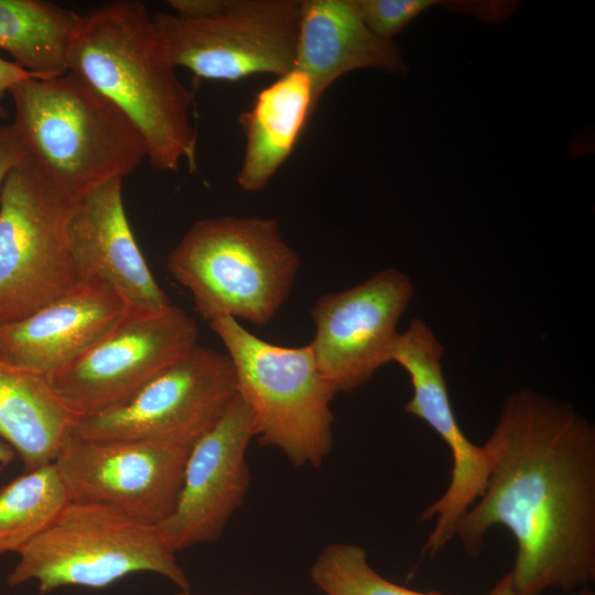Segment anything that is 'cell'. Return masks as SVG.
Wrapping results in <instances>:
<instances>
[{"mask_svg": "<svg viewBox=\"0 0 595 595\" xmlns=\"http://www.w3.org/2000/svg\"><path fill=\"white\" fill-rule=\"evenodd\" d=\"M486 488L459 518L457 536L477 556L486 532L517 542L516 595L570 591L595 577V429L572 407L531 390L511 393L484 444Z\"/></svg>", "mask_w": 595, "mask_h": 595, "instance_id": "obj_1", "label": "cell"}, {"mask_svg": "<svg viewBox=\"0 0 595 595\" xmlns=\"http://www.w3.org/2000/svg\"><path fill=\"white\" fill-rule=\"evenodd\" d=\"M144 3L120 0L82 17L68 71L112 102L142 137L153 169L174 171L181 161L195 170L197 133L192 94Z\"/></svg>", "mask_w": 595, "mask_h": 595, "instance_id": "obj_2", "label": "cell"}, {"mask_svg": "<svg viewBox=\"0 0 595 595\" xmlns=\"http://www.w3.org/2000/svg\"><path fill=\"white\" fill-rule=\"evenodd\" d=\"M28 154L73 199L133 172L147 159L142 137L106 97L72 72L13 85Z\"/></svg>", "mask_w": 595, "mask_h": 595, "instance_id": "obj_3", "label": "cell"}, {"mask_svg": "<svg viewBox=\"0 0 595 595\" xmlns=\"http://www.w3.org/2000/svg\"><path fill=\"white\" fill-rule=\"evenodd\" d=\"M300 264L277 219L259 216L198 219L166 258L207 323L229 316L267 324L289 298Z\"/></svg>", "mask_w": 595, "mask_h": 595, "instance_id": "obj_4", "label": "cell"}, {"mask_svg": "<svg viewBox=\"0 0 595 595\" xmlns=\"http://www.w3.org/2000/svg\"><path fill=\"white\" fill-rule=\"evenodd\" d=\"M208 325L232 363L237 393L253 416L255 436L282 451L298 467L318 466L333 445L329 404L336 392L310 345L269 343L229 316L213 318Z\"/></svg>", "mask_w": 595, "mask_h": 595, "instance_id": "obj_5", "label": "cell"}, {"mask_svg": "<svg viewBox=\"0 0 595 595\" xmlns=\"http://www.w3.org/2000/svg\"><path fill=\"white\" fill-rule=\"evenodd\" d=\"M18 554L9 586L35 581L43 595L69 585L102 588L139 572L158 573L190 589L158 527L101 504L69 500Z\"/></svg>", "mask_w": 595, "mask_h": 595, "instance_id": "obj_6", "label": "cell"}, {"mask_svg": "<svg viewBox=\"0 0 595 595\" xmlns=\"http://www.w3.org/2000/svg\"><path fill=\"white\" fill-rule=\"evenodd\" d=\"M73 198L28 154L0 190V325L57 300L78 282L67 224Z\"/></svg>", "mask_w": 595, "mask_h": 595, "instance_id": "obj_7", "label": "cell"}, {"mask_svg": "<svg viewBox=\"0 0 595 595\" xmlns=\"http://www.w3.org/2000/svg\"><path fill=\"white\" fill-rule=\"evenodd\" d=\"M197 338L196 321L173 304L129 307L100 339L46 377L77 419L98 414L128 401L197 345Z\"/></svg>", "mask_w": 595, "mask_h": 595, "instance_id": "obj_8", "label": "cell"}, {"mask_svg": "<svg viewBox=\"0 0 595 595\" xmlns=\"http://www.w3.org/2000/svg\"><path fill=\"white\" fill-rule=\"evenodd\" d=\"M301 0H227L204 20L155 13L154 25L175 67L197 77L239 80L278 77L295 68Z\"/></svg>", "mask_w": 595, "mask_h": 595, "instance_id": "obj_9", "label": "cell"}, {"mask_svg": "<svg viewBox=\"0 0 595 595\" xmlns=\"http://www.w3.org/2000/svg\"><path fill=\"white\" fill-rule=\"evenodd\" d=\"M237 396L227 354L195 345L111 410L78 418L73 432L94 440H150L191 448Z\"/></svg>", "mask_w": 595, "mask_h": 595, "instance_id": "obj_10", "label": "cell"}, {"mask_svg": "<svg viewBox=\"0 0 595 595\" xmlns=\"http://www.w3.org/2000/svg\"><path fill=\"white\" fill-rule=\"evenodd\" d=\"M190 448L150 440H94L73 431L53 462L72 501L112 507L158 527L175 509Z\"/></svg>", "mask_w": 595, "mask_h": 595, "instance_id": "obj_11", "label": "cell"}, {"mask_svg": "<svg viewBox=\"0 0 595 595\" xmlns=\"http://www.w3.org/2000/svg\"><path fill=\"white\" fill-rule=\"evenodd\" d=\"M413 293L410 278L388 268L316 300L311 312L315 333L309 345L336 393L363 386L391 361L398 324Z\"/></svg>", "mask_w": 595, "mask_h": 595, "instance_id": "obj_12", "label": "cell"}, {"mask_svg": "<svg viewBox=\"0 0 595 595\" xmlns=\"http://www.w3.org/2000/svg\"><path fill=\"white\" fill-rule=\"evenodd\" d=\"M252 413L237 393L219 421L190 448L172 515L158 526L175 552L218 539L249 486L246 454Z\"/></svg>", "mask_w": 595, "mask_h": 595, "instance_id": "obj_13", "label": "cell"}, {"mask_svg": "<svg viewBox=\"0 0 595 595\" xmlns=\"http://www.w3.org/2000/svg\"><path fill=\"white\" fill-rule=\"evenodd\" d=\"M444 348L432 340H418L402 349L398 364L409 374L413 394L407 413L428 423L447 445L453 467L444 494L428 506L421 520L435 518L422 553L433 556L454 537L459 518L483 495L491 461L485 446L472 443L461 430L443 375Z\"/></svg>", "mask_w": 595, "mask_h": 595, "instance_id": "obj_14", "label": "cell"}, {"mask_svg": "<svg viewBox=\"0 0 595 595\" xmlns=\"http://www.w3.org/2000/svg\"><path fill=\"white\" fill-rule=\"evenodd\" d=\"M69 248L79 281L97 280L129 307L159 310L172 304L152 274L130 227L122 178H115L73 201Z\"/></svg>", "mask_w": 595, "mask_h": 595, "instance_id": "obj_15", "label": "cell"}, {"mask_svg": "<svg viewBox=\"0 0 595 595\" xmlns=\"http://www.w3.org/2000/svg\"><path fill=\"white\" fill-rule=\"evenodd\" d=\"M128 309L106 283L79 281L67 293L23 320L0 325V357L50 375L100 339Z\"/></svg>", "mask_w": 595, "mask_h": 595, "instance_id": "obj_16", "label": "cell"}, {"mask_svg": "<svg viewBox=\"0 0 595 595\" xmlns=\"http://www.w3.org/2000/svg\"><path fill=\"white\" fill-rule=\"evenodd\" d=\"M295 67L310 77L317 104L336 79L351 71L407 72L398 44L368 29L357 0H301Z\"/></svg>", "mask_w": 595, "mask_h": 595, "instance_id": "obj_17", "label": "cell"}, {"mask_svg": "<svg viewBox=\"0 0 595 595\" xmlns=\"http://www.w3.org/2000/svg\"><path fill=\"white\" fill-rule=\"evenodd\" d=\"M316 106L310 77L296 67L257 94L238 119L245 151L236 182L244 192L267 186L291 155Z\"/></svg>", "mask_w": 595, "mask_h": 595, "instance_id": "obj_18", "label": "cell"}, {"mask_svg": "<svg viewBox=\"0 0 595 595\" xmlns=\"http://www.w3.org/2000/svg\"><path fill=\"white\" fill-rule=\"evenodd\" d=\"M76 420L45 375L0 357V439L24 470L53 463Z\"/></svg>", "mask_w": 595, "mask_h": 595, "instance_id": "obj_19", "label": "cell"}, {"mask_svg": "<svg viewBox=\"0 0 595 595\" xmlns=\"http://www.w3.org/2000/svg\"><path fill=\"white\" fill-rule=\"evenodd\" d=\"M80 20L42 0H0V48L36 78L63 75Z\"/></svg>", "mask_w": 595, "mask_h": 595, "instance_id": "obj_20", "label": "cell"}, {"mask_svg": "<svg viewBox=\"0 0 595 595\" xmlns=\"http://www.w3.org/2000/svg\"><path fill=\"white\" fill-rule=\"evenodd\" d=\"M69 501L53 463L0 487V554L19 553Z\"/></svg>", "mask_w": 595, "mask_h": 595, "instance_id": "obj_21", "label": "cell"}, {"mask_svg": "<svg viewBox=\"0 0 595 595\" xmlns=\"http://www.w3.org/2000/svg\"><path fill=\"white\" fill-rule=\"evenodd\" d=\"M311 576L326 595H444L410 589L383 578L356 544L327 545L314 562Z\"/></svg>", "mask_w": 595, "mask_h": 595, "instance_id": "obj_22", "label": "cell"}, {"mask_svg": "<svg viewBox=\"0 0 595 595\" xmlns=\"http://www.w3.org/2000/svg\"><path fill=\"white\" fill-rule=\"evenodd\" d=\"M365 24L377 36L393 40L415 17L436 1L357 0Z\"/></svg>", "mask_w": 595, "mask_h": 595, "instance_id": "obj_23", "label": "cell"}, {"mask_svg": "<svg viewBox=\"0 0 595 595\" xmlns=\"http://www.w3.org/2000/svg\"><path fill=\"white\" fill-rule=\"evenodd\" d=\"M26 155L28 148L17 126L0 123V190L8 173Z\"/></svg>", "mask_w": 595, "mask_h": 595, "instance_id": "obj_24", "label": "cell"}, {"mask_svg": "<svg viewBox=\"0 0 595 595\" xmlns=\"http://www.w3.org/2000/svg\"><path fill=\"white\" fill-rule=\"evenodd\" d=\"M173 14L187 20H204L220 13L227 0H170Z\"/></svg>", "mask_w": 595, "mask_h": 595, "instance_id": "obj_25", "label": "cell"}, {"mask_svg": "<svg viewBox=\"0 0 595 595\" xmlns=\"http://www.w3.org/2000/svg\"><path fill=\"white\" fill-rule=\"evenodd\" d=\"M30 77H35V76L24 71L14 62H10L0 56V118L1 119H7L8 117V111L2 102L6 94L9 93L10 88L13 85Z\"/></svg>", "mask_w": 595, "mask_h": 595, "instance_id": "obj_26", "label": "cell"}, {"mask_svg": "<svg viewBox=\"0 0 595 595\" xmlns=\"http://www.w3.org/2000/svg\"><path fill=\"white\" fill-rule=\"evenodd\" d=\"M488 595H516L512 587L510 573L504 575Z\"/></svg>", "mask_w": 595, "mask_h": 595, "instance_id": "obj_27", "label": "cell"}, {"mask_svg": "<svg viewBox=\"0 0 595 595\" xmlns=\"http://www.w3.org/2000/svg\"><path fill=\"white\" fill-rule=\"evenodd\" d=\"M15 455L13 448L0 440V464L3 466L9 465L14 459Z\"/></svg>", "mask_w": 595, "mask_h": 595, "instance_id": "obj_28", "label": "cell"}, {"mask_svg": "<svg viewBox=\"0 0 595 595\" xmlns=\"http://www.w3.org/2000/svg\"><path fill=\"white\" fill-rule=\"evenodd\" d=\"M571 595H595V594L588 589H583V591H580L578 593L571 594Z\"/></svg>", "mask_w": 595, "mask_h": 595, "instance_id": "obj_29", "label": "cell"}, {"mask_svg": "<svg viewBox=\"0 0 595 595\" xmlns=\"http://www.w3.org/2000/svg\"><path fill=\"white\" fill-rule=\"evenodd\" d=\"M177 595H192V594L190 593V591H182V592H181L180 594H177Z\"/></svg>", "mask_w": 595, "mask_h": 595, "instance_id": "obj_30", "label": "cell"}]
</instances>
